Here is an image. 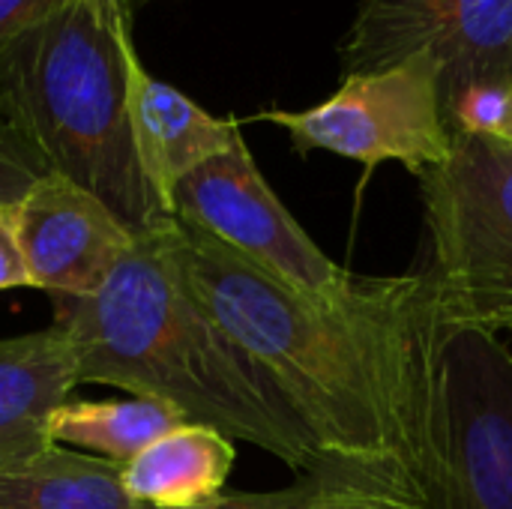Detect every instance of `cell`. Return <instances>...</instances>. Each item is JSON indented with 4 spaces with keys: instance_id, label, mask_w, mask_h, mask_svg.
<instances>
[{
    "instance_id": "21",
    "label": "cell",
    "mask_w": 512,
    "mask_h": 509,
    "mask_svg": "<svg viewBox=\"0 0 512 509\" xmlns=\"http://www.w3.org/2000/svg\"><path fill=\"white\" fill-rule=\"evenodd\" d=\"M126 3H129V6H132V3H141V0H126Z\"/></svg>"
},
{
    "instance_id": "16",
    "label": "cell",
    "mask_w": 512,
    "mask_h": 509,
    "mask_svg": "<svg viewBox=\"0 0 512 509\" xmlns=\"http://www.w3.org/2000/svg\"><path fill=\"white\" fill-rule=\"evenodd\" d=\"M339 465H324L315 474H306L300 483L288 486V489H276V492H222L216 501L204 504V507L192 509H312L333 486ZM135 509H162L147 507V504H135Z\"/></svg>"
},
{
    "instance_id": "7",
    "label": "cell",
    "mask_w": 512,
    "mask_h": 509,
    "mask_svg": "<svg viewBox=\"0 0 512 509\" xmlns=\"http://www.w3.org/2000/svg\"><path fill=\"white\" fill-rule=\"evenodd\" d=\"M258 120L282 126L297 153L330 150L366 168L402 162L414 177L441 165L453 147L441 69L432 54L345 75L342 87L321 105L306 111H261Z\"/></svg>"
},
{
    "instance_id": "6",
    "label": "cell",
    "mask_w": 512,
    "mask_h": 509,
    "mask_svg": "<svg viewBox=\"0 0 512 509\" xmlns=\"http://www.w3.org/2000/svg\"><path fill=\"white\" fill-rule=\"evenodd\" d=\"M432 54L453 132H489L512 84V0H363L345 42V75Z\"/></svg>"
},
{
    "instance_id": "13",
    "label": "cell",
    "mask_w": 512,
    "mask_h": 509,
    "mask_svg": "<svg viewBox=\"0 0 512 509\" xmlns=\"http://www.w3.org/2000/svg\"><path fill=\"white\" fill-rule=\"evenodd\" d=\"M0 509H135L120 465L51 444L0 471Z\"/></svg>"
},
{
    "instance_id": "9",
    "label": "cell",
    "mask_w": 512,
    "mask_h": 509,
    "mask_svg": "<svg viewBox=\"0 0 512 509\" xmlns=\"http://www.w3.org/2000/svg\"><path fill=\"white\" fill-rule=\"evenodd\" d=\"M9 222L30 285L54 297H93L135 243L96 195L57 171L9 207Z\"/></svg>"
},
{
    "instance_id": "12",
    "label": "cell",
    "mask_w": 512,
    "mask_h": 509,
    "mask_svg": "<svg viewBox=\"0 0 512 509\" xmlns=\"http://www.w3.org/2000/svg\"><path fill=\"white\" fill-rule=\"evenodd\" d=\"M234 441L198 423H186L120 468L123 489L135 504L192 509L216 501L234 468Z\"/></svg>"
},
{
    "instance_id": "18",
    "label": "cell",
    "mask_w": 512,
    "mask_h": 509,
    "mask_svg": "<svg viewBox=\"0 0 512 509\" xmlns=\"http://www.w3.org/2000/svg\"><path fill=\"white\" fill-rule=\"evenodd\" d=\"M69 0H0V60L15 51V45Z\"/></svg>"
},
{
    "instance_id": "4",
    "label": "cell",
    "mask_w": 512,
    "mask_h": 509,
    "mask_svg": "<svg viewBox=\"0 0 512 509\" xmlns=\"http://www.w3.org/2000/svg\"><path fill=\"white\" fill-rule=\"evenodd\" d=\"M417 180L441 327L512 333V144L453 132L450 156Z\"/></svg>"
},
{
    "instance_id": "3",
    "label": "cell",
    "mask_w": 512,
    "mask_h": 509,
    "mask_svg": "<svg viewBox=\"0 0 512 509\" xmlns=\"http://www.w3.org/2000/svg\"><path fill=\"white\" fill-rule=\"evenodd\" d=\"M126 0H69L18 45V87L51 171L96 195L132 237L171 219L129 120L135 42Z\"/></svg>"
},
{
    "instance_id": "1",
    "label": "cell",
    "mask_w": 512,
    "mask_h": 509,
    "mask_svg": "<svg viewBox=\"0 0 512 509\" xmlns=\"http://www.w3.org/2000/svg\"><path fill=\"white\" fill-rule=\"evenodd\" d=\"M183 276L273 381L330 465L420 498L438 336L429 273L363 276L342 306L309 300L174 216Z\"/></svg>"
},
{
    "instance_id": "10",
    "label": "cell",
    "mask_w": 512,
    "mask_h": 509,
    "mask_svg": "<svg viewBox=\"0 0 512 509\" xmlns=\"http://www.w3.org/2000/svg\"><path fill=\"white\" fill-rule=\"evenodd\" d=\"M129 120L141 171L171 216L174 186L240 138L234 117L207 114L177 87L153 78L138 54L129 69Z\"/></svg>"
},
{
    "instance_id": "19",
    "label": "cell",
    "mask_w": 512,
    "mask_h": 509,
    "mask_svg": "<svg viewBox=\"0 0 512 509\" xmlns=\"http://www.w3.org/2000/svg\"><path fill=\"white\" fill-rule=\"evenodd\" d=\"M6 288H33L24 258L18 252L12 222H9V207L0 204V291Z\"/></svg>"
},
{
    "instance_id": "17",
    "label": "cell",
    "mask_w": 512,
    "mask_h": 509,
    "mask_svg": "<svg viewBox=\"0 0 512 509\" xmlns=\"http://www.w3.org/2000/svg\"><path fill=\"white\" fill-rule=\"evenodd\" d=\"M312 509H426L423 501L405 489H396L381 480L360 477L339 468L333 486Z\"/></svg>"
},
{
    "instance_id": "2",
    "label": "cell",
    "mask_w": 512,
    "mask_h": 509,
    "mask_svg": "<svg viewBox=\"0 0 512 509\" xmlns=\"http://www.w3.org/2000/svg\"><path fill=\"white\" fill-rule=\"evenodd\" d=\"M171 222L135 237L93 297H57L72 381L156 399L186 423L246 441L300 474L327 465L312 435L189 288Z\"/></svg>"
},
{
    "instance_id": "5",
    "label": "cell",
    "mask_w": 512,
    "mask_h": 509,
    "mask_svg": "<svg viewBox=\"0 0 512 509\" xmlns=\"http://www.w3.org/2000/svg\"><path fill=\"white\" fill-rule=\"evenodd\" d=\"M420 501L512 509V348L495 333L438 327Z\"/></svg>"
},
{
    "instance_id": "20",
    "label": "cell",
    "mask_w": 512,
    "mask_h": 509,
    "mask_svg": "<svg viewBox=\"0 0 512 509\" xmlns=\"http://www.w3.org/2000/svg\"><path fill=\"white\" fill-rule=\"evenodd\" d=\"M492 135H498V138H504V141H510L512 144V84L507 87V93H504L501 114H498V123H495Z\"/></svg>"
},
{
    "instance_id": "15",
    "label": "cell",
    "mask_w": 512,
    "mask_h": 509,
    "mask_svg": "<svg viewBox=\"0 0 512 509\" xmlns=\"http://www.w3.org/2000/svg\"><path fill=\"white\" fill-rule=\"evenodd\" d=\"M18 45L9 57L0 60V204L3 207H12L39 177L51 171L21 99Z\"/></svg>"
},
{
    "instance_id": "11",
    "label": "cell",
    "mask_w": 512,
    "mask_h": 509,
    "mask_svg": "<svg viewBox=\"0 0 512 509\" xmlns=\"http://www.w3.org/2000/svg\"><path fill=\"white\" fill-rule=\"evenodd\" d=\"M72 390V351L57 321L0 339V471L51 447L48 417Z\"/></svg>"
},
{
    "instance_id": "8",
    "label": "cell",
    "mask_w": 512,
    "mask_h": 509,
    "mask_svg": "<svg viewBox=\"0 0 512 509\" xmlns=\"http://www.w3.org/2000/svg\"><path fill=\"white\" fill-rule=\"evenodd\" d=\"M174 216L216 237L258 270L309 300L342 306L363 276L339 267L300 228L258 171L243 135L219 156L186 174L171 195Z\"/></svg>"
},
{
    "instance_id": "14",
    "label": "cell",
    "mask_w": 512,
    "mask_h": 509,
    "mask_svg": "<svg viewBox=\"0 0 512 509\" xmlns=\"http://www.w3.org/2000/svg\"><path fill=\"white\" fill-rule=\"evenodd\" d=\"M186 426L183 414L156 399L129 402H84L66 399L48 417V441L84 447L111 465L132 462L156 438Z\"/></svg>"
}]
</instances>
